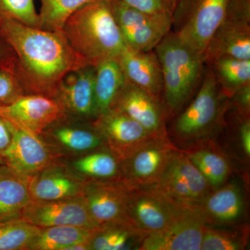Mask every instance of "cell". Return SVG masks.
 <instances>
[{"instance_id": "obj_25", "label": "cell", "mask_w": 250, "mask_h": 250, "mask_svg": "<svg viewBox=\"0 0 250 250\" xmlns=\"http://www.w3.org/2000/svg\"><path fill=\"white\" fill-rule=\"evenodd\" d=\"M30 177L6 165H0V221L20 218L23 209L31 201Z\"/></svg>"}, {"instance_id": "obj_29", "label": "cell", "mask_w": 250, "mask_h": 250, "mask_svg": "<svg viewBox=\"0 0 250 250\" xmlns=\"http://www.w3.org/2000/svg\"><path fill=\"white\" fill-rule=\"evenodd\" d=\"M206 64L214 75L222 92L229 99L236 90L250 83V60L220 57Z\"/></svg>"}, {"instance_id": "obj_13", "label": "cell", "mask_w": 250, "mask_h": 250, "mask_svg": "<svg viewBox=\"0 0 250 250\" xmlns=\"http://www.w3.org/2000/svg\"><path fill=\"white\" fill-rule=\"evenodd\" d=\"M176 148L169 136L150 140L121 161V178L133 187H152L157 182Z\"/></svg>"}, {"instance_id": "obj_30", "label": "cell", "mask_w": 250, "mask_h": 250, "mask_svg": "<svg viewBox=\"0 0 250 250\" xmlns=\"http://www.w3.org/2000/svg\"><path fill=\"white\" fill-rule=\"evenodd\" d=\"M249 225L231 226L205 225L200 250H243L248 246Z\"/></svg>"}, {"instance_id": "obj_1", "label": "cell", "mask_w": 250, "mask_h": 250, "mask_svg": "<svg viewBox=\"0 0 250 250\" xmlns=\"http://www.w3.org/2000/svg\"><path fill=\"white\" fill-rule=\"evenodd\" d=\"M0 35L14 52L15 72L24 95L55 98L61 81L68 72L88 65L70 47L62 30L1 20Z\"/></svg>"}, {"instance_id": "obj_10", "label": "cell", "mask_w": 250, "mask_h": 250, "mask_svg": "<svg viewBox=\"0 0 250 250\" xmlns=\"http://www.w3.org/2000/svg\"><path fill=\"white\" fill-rule=\"evenodd\" d=\"M60 158L82 155L106 148L93 121L62 117L40 135Z\"/></svg>"}, {"instance_id": "obj_7", "label": "cell", "mask_w": 250, "mask_h": 250, "mask_svg": "<svg viewBox=\"0 0 250 250\" xmlns=\"http://www.w3.org/2000/svg\"><path fill=\"white\" fill-rule=\"evenodd\" d=\"M220 57L250 60V0H229L204 58L207 62Z\"/></svg>"}, {"instance_id": "obj_31", "label": "cell", "mask_w": 250, "mask_h": 250, "mask_svg": "<svg viewBox=\"0 0 250 250\" xmlns=\"http://www.w3.org/2000/svg\"><path fill=\"white\" fill-rule=\"evenodd\" d=\"M101 1L104 0H40L41 28L61 31L67 18L74 13L86 5Z\"/></svg>"}, {"instance_id": "obj_23", "label": "cell", "mask_w": 250, "mask_h": 250, "mask_svg": "<svg viewBox=\"0 0 250 250\" xmlns=\"http://www.w3.org/2000/svg\"><path fill=\"white\" fill-rule=\"evenodd\" d=\"M182 150L213 190L227 183L231 175V164L225 153L209 138L194 143Z\"/></svg>"}, {"instance_id": "obj_5", "label": "cell", "mask_w": 250, "mask_h": 250, "mask_svg": "<svg viewBox=\"0 0 250 250\" xmlns=\"http://www.w3.org/2000/svg\"><path fill=\"white\" fill-rule=\"evenodd\" d=\"M228 1L179 0L172 15V30L204 57L212 36L225 17Z\"/></svg>"}, {"instance_id": "obj_24", "label": "cell", "mask_w": 250, "mask_h": 250, "mask_svg": "<svg viewBox=\"0 0 250 250\" xmlns=\"http://www.w3.org/2000/svg\"><path fill=\"white\" fill-rule=\"evenodd\" d=\"M61 159L84 182L122 179L121 161L107 148Z\"/></svg>"}, {"instance_id": "obj_14", "label": "cell", "mask_w": 250, "mask_h": 250, "mask_svg": "<svg viewBox=\"0 0 250 250\" xmlns=\"http://www.w3.org/2000/svg\"><path fill=\"white\" fill-rule=\"evenodd\" d=\"M205 223L193 204H188L167 228L146 235L139 250H200Z\"/></svg>"}, {"instance_id": "obj_4", "label": "cell", "mask_w": 250, "mask_h": 250, "mask_svg": "<svg viewBox=\"0 0 250 250\" xmlns=\"http://www.w3.org/2000/svg\"><path fill=\"white\" fill-rule=\"evenodd\" d=\"M228 107L229 98L224 95L207 65L197 93L184 109L172 118L170 135L180 144L189 146L208 139L223 126Z\"/></svg>"}, {"instance_id": "obj_38", "label": "cell", "mask_w": 250, "mask_h": 250, "mask_svg": "<svg viewBox=\"0 0 250 250\" xmlns=\"http://www.w3.org/2000/svg\"><path fill=\"white\" fill-rule=\"evenodd\" d=\"M16 56L11 46L0 35V67H15Z\"/></svg>"}, {"instance_id": "obj_33", "label": "cell", "mask_w": 250, "mask_h": 250, "mask_svg": "<svg viewBox=\"0 0 250 250\" xmlns=\"http://www.w3.org/2000/svg\"><path fill=\"white\" fill-rule=\"evenodd\" d=\"M1 20H14L30 27L41 28L40 17L34 0H0Z\"/></svg>"}, {"instance_id": "obj_2", "label": "cell", "mask_w": 250, "mask_h": 250, "mask_svg": "<svg viewBox=\"0 0 250 250\" xmlns=\"http://www.w3.org/2000/svg\"><path fill=\"white\" fill-rule=\"evenodd\" d=\"M62 31L70 47L88 65L117 59L126 47L110 0L79 9L67 18Z\"/></svg>"}, {"instance_id": "obj_15", "label": "cell", "mask_w": 250, "mask_h": 250, "mask_svg": "<svg viewBox=\"0 0 250 250\" xmlns=\"http://www.w3.org/2000/svg\"><path fill=\"white\" fill-rule=\"evenodd\" d=\"M111 108L119 110L139 123L153 136H167L168 121L161 100L126 81Z\"/></svg>"}, {"instance_id": "obj_8", "label": "cell", "mask_w": 250, "mask_h": 250, "mask_svg": "<svg viewBox=\"0 0 250 250\" xmlns=\"http://www.w3.org/2000/svg\"><path fill=\"white\" fill-rule=\"evenodd\" d=\"M188 203L177 201L153 187H132L126 220L146 234L165 229Z\"/></svg>"}, {"instance_id": "obj_20", "label": "cell", "mask_w": 250, "mask_h": 250, "mask_svg": "<svg viewBox=\"0 0 250 250\" xmlns=\"http://www.w3.org/2000/svg\"><path fill=\"white\" fill-rule=\"evenodd\" d=\"M84 185L59 159L30 177L29 191L33 201H54L82 196Z\"/></svg>"}, {"instance_id": "obj_11", "label": "cell", "mask_w": 250, "mask_h": 250, "mask_svg": "<svg viewBox=\"0 0 250 250\" xmlns=\"http://www.w3.org/2000/svg\"><path fill=\"white\" fill-rule=\"evenodd\" d=\"M93 123L103 136L106 147L121 161L127 159L148 141L158 137L116 108H110L100 114Z\"/></svg>"}, {"instance_id": "obj_3", "label": "cell", "mask_w": 250, "mask_h": 250, "mask_svg": "<svg viewBox=\"0 0 250 250\" xmlns=\"http://www.w3.org/2000/svg\"><path fill=\"white\" fill-rule=\"evenodd\" d=\"M163 76V102L169 120L184 109L205 76L203 56L171 30L156 46Z\"/></svg>"}, {"instance_id": "obj_36", "label": "cell", "mask_w": 250, "mask_h": 250, "mask_svg": "<svg viewBox=\"0 0 250 250\" xmlns=\"http://www.w3.org/2000/svg\"><path fill=\"white\" fill-rule=\"evenodd\" d=\"M230 107L245 117H250V83L236 90L229 99Z\"/></svg>"}, {"instance_id": "obj_17", "label": "cell", "mask_w": 250, "mask_h": 250, "mask_svg": "<svg viewBox=\"0 0 250 250\" xmlns=\"http://www.w3.org/2000/svg\"><path fill=\"white\" fill-rule=\"evenodd\" d=\"M132 187L123 179L85 182L83 197L95 223L127 220L126 207Z\"/></svg>"}, {"instance_id": "obj_28", "label": "cell", "mask_w": 250, "mask_h": 250, "mask_svg": "<svg viewBox=\"0 0 250 250\" xmlns=\"http://www.w3.org/2000/svg\"><path fill=\"white\" fill-rule=\"evenodd\" d=\"M93 230L75 226L40 228L27 250H68L80 243L89 245Z\"/></svg>"}, {"instance_id": "obj_18", "label": "cell", "mask_w": 250, "mask_h": 250, "mask_svg": "<svg viewBox=\"0 0 250 250\" xmlns=\"http://www.w3.org/2000/svg\"><path fill=\"white\" fill-rule=\"evenodd\" d=\"M0 114L12 124L38 135L65 116L57 99L42 95H22L0 108Z\"/></svg>"}, {"instance_id": "obj_21", "label": "cell", "mask_w": 250, "mask_h": 250, "mask_svg": "<svg viewBox=\"0 0 250 250\" xmlns=\"http://www.w3.org/2000/svg\"><path fill=\"white\" fill-rule=\"evenodd\" d=\"M206 225L231 226L242 223L246 202L241 188L225 183L212 190L201 201L194 204Z\"/></svg>"}, {"instance_id": "obj_19", "label": "cell", "mask_w": 250, "mask_h": 250, "mask_svg": "<svg viewBox=\"0 0 250 250\" xmlns=\"http://www.w3.org/2000/svg\"><path fill=\"white\" fill-rule=\"evenodd\" d=\"M94 77L95 67L85 65L68 72L61 81L55 98L65 116L88 121L96 118Z\"/></svg>"}, {"instance_id": "obj_35", "label": "cell", "mask_w": 250, "mask_h": 250, "mask_svg": "<svg viewBox=\"0 0 250 250\" xmlns=\"http://www.w3.org/2000/svg\"><path fill=\"white\" fill-rule=\"evenodd\" d=\"M133 9L146 14L172 16L179 0H121Z\"/></svg>"}, {"instance_id": "obj_26", "label": "cell", "mask_w": 250, "mask_h": 250, "mask_svg": "<svg viewBox=\"0 0 250 250\" xmlns=\"http://www.w3.org/2000/svg\"><path fill=\"white\" fill-rule=\"evenodd\" d=\"M146 235L128 220L101 224L94 229L89 250H139Z\"/></svg>"}, {"instance_id": "obj_32", "label": "cell", "mask_w": 250, "mask_h": 250, "mask_svg": "<svg viewBox=\"0 0 250 250\" xmlns=\"http://www.w3.org/2000/svg\"><path fill=\"white\" fill-rule=\"evenodd\" d=\"M39 230L19 218L0 221V250H27Z\"/></svg>"}, {"instance_id": "obj_37", "label": "cell", "mask_w": 250, "mask_h": 250, "mask_svg": "<svg viewBox=\"0 0 250 250\" xmlns=\"http://www.w3.org/2000/svg\"><path fill=\"white\" fill-rule=\"evenodd\" d=\"M13 131L9 122L0 114V157H4L13 141Z\"/></svg>"}, {"instance_id": "obj_9", "label": "cell", "mask_w": 250, "mask_h": 250, "mask_svg": "<svg viewBox=\"0 0 250 250\" xmlns=\"http://www.w3.org/2000/svg\"><path fill=\"white\" fill-rule=\"evenodd\" d=\"M149 187L188 204L201 201L213 190L186 153L177 147L171 154L157 182Z\"/></svg>"}, {"instance_id": "obj_22", "label": "cell", "mask_w": 250, "mask_h": 250, "mask_svg": "<svg viewBox=\"0 0 250 250\" xmlns=\"http://www.w3.org/2000/svg\"><path fill=\"white\" fill-rule=\"evenodd\" d=\"M117 59L126 81L163 102L162 70L154 50L135 52L126 47Z\"/></svg>"}, {"instance_id": "obj_6", "label": "cell", "mask_w": 250, "mask_h": 250, "mask_svg": "<svg viewBox=\"0 0 250 250\" xmlns=\"http://www.w3.org/2000/svg\"><path fill=\"white\" fill-rule=\"evenodd\" d=\"M112 13L126 48L135 52L154 50L172 29V16L146 14L121 0H110Z\"/></svg>"}, {"instance_id": "obj_16", "label": "cell", "mask_w": 250, "mask_h": 250, "mask_svg": "<svg viewBox=\"0 0 250 250\" xmlns=\"http://www.w3.org/2000/svg\"><path fill=\"white\" fill-rule=\"evenodd\" d=\"M9 123L14 136L9 149L3 157L5 164L31 177L61 159L40 135Z\"/></svg>"}, {"instance_id": "obj_12", "label": "cell", "mask_w": 250, "mask_h": 250, "mask_svg": "<svg viewBox=\"0 0 250 250\" xmlns=\"http://www.w3.org/2000/svg\"><path fill=\"white\" fill-rule=\"evenodd\" d=\"M20 218L39 228L75 226L93 229L98 226L83 195L54 201L32 200L23 209Z\"/></svg>"}, {"instance_id": "obj_34", "label": "cell", "mask_w": 250, "mask_h": 250, "mask_svg": "<svg viewBox=\"0 0 250 250\" xmlns=\"http://www.w3.org/2000/svg\"><path fill=\"white\" fill-rule=\"evenodd\" d=\"M24 95L15 67H0V108L9 106Z\"/></svg>"}, {"instance_id": "obj_27", "label": "cell", "mask_w": 250, "mask_h": 250, "mask_svg": "<svg viewBox=\"0 0 250 250\" xmlns=\"http://www.w3.org/2000/svg\"><path fill=\"white\" fill-rule=\"evenodd\" d=\"M94 67V93L97 118L111 108L126 80L117 59L104 61Z\"/></svg>"}, {"instance_id": "obj_39", "label": "cell", "mask_w": 250, "mask_h": 250, "mask_svg": "<svg viewBox=\"0 0 250 250\" xmlns=\"http://www.w3.org/2000/svg\"><path fill=\"white\" fill-rule=\"evenodd\" d=\"M1 164H5L4 159H2V158L0 157V165Z\"/></svg>"}]
</instances>
